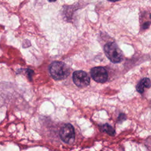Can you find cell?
Wrapping results in <instances>:
<instances>
[{"mask_svg": "<svg viewBox=\"0 0 151 151\" xmlns=\"http://www.w3.org/2000/svg\"><path fill=\"white\" fill-rule=\"evenodd\" d=\"M150 87V80L149 78H143L136 86V90L139 93H143L145 88H149Z\"/></svg>", "mask_w": 151, "mask_h": 151, "instance_id": "cell-6", "label": "cell"}, {"mask_svg": "<svg viewBox=\"0 0 151 151\" xmlns=\"http://www.w3.org/2000/svg\"><path fill=\"white\" fill-rule=\"evenodd\" d=\"M100 127L101 129V130H102L103 132H106L110 136L114 135V133H115L114 129L109 124H107V123L104 124L102 125L101 126H100Z\"/></svg>", "mask_w": 151, "mask_h": 151, "instance_id": "cell-7", "label": "cell"}, {"mask_svg": "<svg viewBox=\"0 0 151 151\" xmlns=\"http://www.w3.org/2000/svg\"><path fill=\"white\" fill-rule=\"evenodd\" d=\"M49 2H55V1H56V0H48Z\"/></svg>", "mask_w": 151, "mask_h": 151, "instance_id": "cell-9", "label": "cell"}, {"mask_svg": "<svg viewBox=\"0 0 151 151\" xmlns=\"http://www.w3.org/2000/svg\"><path fill=\"white\" fill-rule=\"evenodd\" d=\"M104 51L107 57L113 63H120L123 59L122 50L114 42H109L104 46Z\"/></svg>", "mask_w": 151, "mask_h": 151, "instance_id": "cell-2", "label": "cell"}, {"mask_svg": "<svg viewBox=\"0 0 151 151\" xmlns=\"http://www.w3.org/2000/svg\"><path fill=\"white\" fill-rule=\"evenodd\" d=\"M73 80L74 84L79 87L87 86L90 84V79L88 75L84 71H76L73 74Z\"/></svg>", "mask_w": 151, "mask_h": 151, "instance_id": "cell-4", "label": "cell"}, {"mask_svg": "<svg viewBox=\"0 0 151 151\" xmlns=\"http://www.w3.org/2000/svg\"><path fill=\"white\" fill-rule=\"evenodd\" d=\"M90 73L93 80L97 83H105L108 78L107 72L103 67H96L91 68Z\"/></svg>", "mask_w": 151, "mask_h": 151, "instance_id": "cell-5", "label": "cell"}, {"mask_svg": "<svg viewBox=\"0 0 151 151\" xmlns=\"http://www.w3.org/2000/svg\"><path fill=\"white\" fill-rule=\"evenodd\" d=\"M27 74H28V78H31V77H32V75L33 73H34V72H33L32 70H30V69H27Z\"/></svg>", "mask_w": 151, "mask_h": 151, "instance_id": "cell-8", "label": "cell"}, {"mask_svg": "<svg viewBox=\"0 0 151 151\" xmlns=\"http://www.w3.org/2000/svg\"><path fill=\"white\" fill-rule=\"evenodd\" d=\"M50 73L52 77L57 80L67 78L70 73L69 67L63 62L54 61L50 67Z\"/></svg>", "mask_w": 151, "mask_h": 151, "instance_id": "cell-1", "label": "cell"}, {"mask_svg": "<svg viewBox=\"0 0 151 151\" xmlns=\"http://www.w3.org/2000/svg\"><path fill=\"white\" fill-rule=\"evenodd\" d=\"M110 1H111V2H115V1H119V0H109Z\"/></svg>", "mask_w": 151, "mask_h": 151, "instance_id": "cell-10", "label": "cell"}, {"mask_svg": "<svg viewBox=\"0 0 151 151\" xmlns=\"http://www.w3.org/2000/svg\"><path fill=\"white\" fill-rule=\"evenodd\" d=\"M60 136L64 143H72L75 139V132L73 126L71 124H64L60 130Z\"/></svg>", "mask_w": 151, "mask_h": 151, "instance_id": "cell-3", "label": "cell"}]
</instances>
